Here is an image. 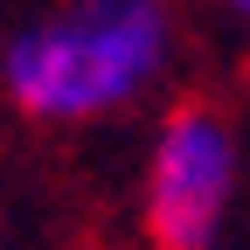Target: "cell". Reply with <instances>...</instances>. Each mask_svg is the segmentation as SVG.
Returning a JSON list of instances; mask_svg holds the SVG:
<instances>
[{
	"label": "cell",
	"instance_id": "obj_1",
	"mask_svg": "<svg viewBox=\"0 0 250 250\" xmlns=\"http://www.w3.org/2000/svg\"><path fill=\"white\" fill-rule=\"evenodd\" d=\"M181 62L167 0H42L0 35V98L21 118L83 132L139 111Z\"/></svg>",
	"mask_w": 250,
	"mask_h": 250
},
{
	"label": "cell",
	"instance_id": "obj_3",
	"mask_svg": "<svg viewBox=\"0 0 250 250\" xmlns=\"http://www.w3.org/2000/svg\"><path fill=\"white\" fill-rule=\"evenodd\" d=\"M208 7H215V14H223V21H236V28H243V35H250V0H208Z\"/></svg>",
	"mask_w": 250,
	"mask_h": 250
},
{
	"label": "cell",
	"instance_id": "obj_2",
	"mask_svg": "<svg viewBox=\"0 0 250 250\" xmlns=\"http://www.w3.org/2000/svg\"><path fill=\"white\" fill-rule=\"evenodd\" d=\"M250 188L243 125L208 104L181 98L160 111L139 167V229L153 250H229Z\"/></svg>",
	"mask_w": 250,
	"mask_h": 250
}]
</instances>
